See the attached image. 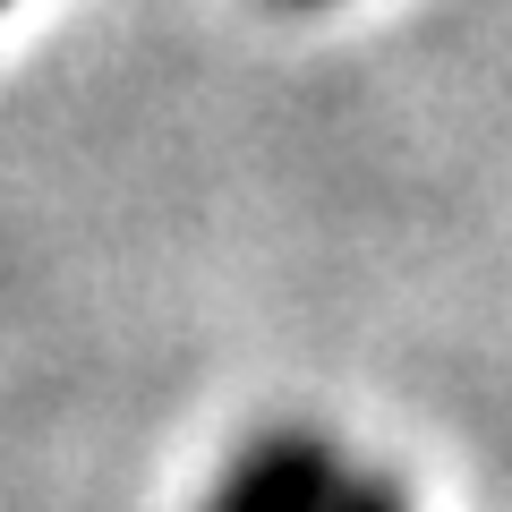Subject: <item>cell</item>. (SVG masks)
Here are the masks:
<instances>
[{"mask_svg": "<svg viewBox=\"0 0 512 512\" xmlns=\"http://www.w3.org/2000/svg\"><path fill=\"white\" fill-rule=\"evenodd\" d=\"M342 453L316 427H265L248 453L222 470V487L205 495V512H333L342 495Z\"/></svg>", "mask_w": 512, "mask_h": 512, "instance_id": "obj_1", "label": "cell"}, {"mask_svg": "<svg viewBox=\"0 0 512 512\" xmlns=\"http://www.w3.org/2000/svg\"><path fill=\"white\" fill-rule=\"evenodd\" d=\"M333 512H410V495L393 487L384 470H350L342 495H333Z\"/></svg>", "mask_w": 512, "mask_h": 512, "instance_id": "obj_2", "label": "cell"}, {"mask_svg": "<svg viewBox=\"0 0 512 512\" xmlns=\"http://www.w3.org/2000/svg\"><path fill=\"white\" fill-rule=\"evenodd\" d=\"M282 9H325V0H282Z\"/></svg>", "mask_w": 512, "mask_h": 512, "instance_id": "obj_3", "label": "cell"}, {"mask_svg": "<svg viewBox=\"0 0 512 512\" xmlns=\"http://www.w3.org/2000/svg\"><path fill=\"white\" fill-rule=\"evenodd\" d=\"M0 9H9V0H0Z\"/></svg>", "mask_w": 512, "mask_h": 512, "instance_id": "obj_4", "label": "cell"}]
</instances>
